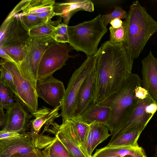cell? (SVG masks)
I'll use <instances>...</instances> for the list:
<instances>
[{
    "label": "cell",
    "instance_id": "cell-1",
    "mask_svg": "<svg viewBox=\"0 0 157 157\" xmlns=\"http://www.w3.org/2000/svg\"><path fill=\"white\" fill-rule=\"evenodd\" d=\"M97 53L93 100L95 104L119 89L132 73L134 61L124 43L115 44L107 41L101 45Z\"/></svg>",
    "mask_w": 157,
    "mask_h": 157
},
{
    "label": "cell",
    "instance_id": "cell-2",
    "mask_svg": "<svg viewBox=\"0 0 157 157\" xmlns=\"http://www.w3.org/2000/svg\"><path fill=\"white\" fill-rule=\"evenodd\" d=\"M142 84V80L139 76L132 73L118 90L97 103L111 109L110 115L105 124L111 134L116 132L130 117L139 100L136 96V89Z\"/></svg>",
    "mask_w": 157,
    "mask_h": 157
},
{
    "label": "cell",
    "instance_id": "cell-3",
    "mask_svg": "<svg viewBox=\"0 0 157 157\" xmlns=\"http://www.w3.org/2000/svg\"><path fill=\"white\" fill-rule=\"evenodd\" d=\"M127 18L123 22L126 30L124 44L131 58L136 59L151 36L157 32V22L138 1L133 2Z\"/></svg>",
    "mask_w": 157,
    "mask_h": 157
},
{
    "label": "cell",
    "instance_id": "cell-4",
    "mask_svg": "<svg viewBox=\"0 0 157 157\" xmlns=\"http://www.w3.org/2000/svg\"><path fill=\"white\" fill-rule=\"evenodd\" d=\"M107 31L99 14L91 20L68 26V43L77 52H82L87 56H92L96 53L101 40Z\"/></svg>",
    "mask_w": 157,
    "mask_h": 157
},
{
    "label": "cell",
    "instance_id": "cell-5",
    "mask_svg": "<svg viewBox=\"0 0 157 157\" xmlns=\"http://www.w3.org/2000/svg\"><path fill=\"white\" fill-rule=\"evenodd\" d=\"M97 53L87 56L81 66L73 73L68 84L64 98L60 104V114L63 121L74 116L78 96L85 81L95 68Z\"/></svg>",
    "mask_w": 157,
    "mask_h": 157
},
{
    "label": "cell",
    "instance_id": "cell-6",
    "mask_svg": "<svg viewBox=\"0 0 157 157\" xmlns=\"http://www.w3.org/2000/svg\"><path fill=\"white\" fill-rule=\"evenodd\" d=\"M57 139L43 134L31 132L21 133L18 137L8 140H0V157H9L15 154H27L35 148L44 149Z\"/></svg>",
    "mask_w": 157,
    "mask_h": 157
},
{
    "label": "cell",
    "instance_id": "cell-7",
    "mask_svg": "<svg viewBox=\"0 0 157 157\" xmlns=\"http://www.w3.org/2000/svg\"><path fill=\"white\" fill-rule=\"evenodd\" d=\"M52 37L30 36L29 47L23 62L18 65L21 71L36 89L39 66L45 51L56 43Z\"/></svg>",
    "mask_w": 157,
    "mask_h": 157
},
{
    "label": "cell",
    "instance_id": "cell-8",
    "mask_svg": "<svg viewBox=\"0 0 157 157\" xmlns=\"http://www.w3.org/2000/svg\"><path fill=\"white\" fill-rule=\"evenodd\" d=\"M72 47L67 43L57 42L45 52L41 59L38 71V80H43L52 76L72 56L69 55Z\"/></svg>",
    "mask_w": 157,
    "mask_h": 157
},
{
    "label": "cell",
    "instance_id": "cell-9",
    "mask_svg": "<svg viewBox=\"0 0 157 157\" xmlns=\"http://www.w3.org/2000/svg\"><path fill=\"white\" fill-rule=\"evenodd\" d=\"M12 73L17 94L16 97L31 113L38 109V97L35 88L23 75L18 65L14 62L1 59L0 63Z\"/></svg>",
    "mask_w": 157,
    "mask_h": 157
},
{
    "label": "cell",
    "instance_id": "cell-10",
    "mask_svg": "<svg viewBox=\"0 0 157 157\" xmlns=\"http://www.w3.org/2000/svg\"><path fill=\"white\" fill-rule=\"evenodd\" d=\"M157 110V103L149 94L143 99H139L138 104L128 121L112 135L109 142L120 135L133 128H145Z\"/></svg>",
    "mask_w": 157,
    "mask_h": 157
},
{
    "label": "cell",
    "instance_id": "cell-11",
    "mask_svg": "<svg viewBox=\"0 0 157 157\" xmlns=\"http://www.w3.org/2000/svg\"><path fill=\"white\" fill-rule=\"evenodd\" d=\"M0 47L17 45L29 42V31L22 25L16 14L5 19L0 29Z\"/></svg>",
    "mask_w": 157,
    "mask_h": 157
},
{
    "label": "cell",
    "instance_id": "cell-12",
    "mask_svg": "<svg viewBox=\"0 0 157 157\" xmlns=\"http://www.w3.org/2000/svg\"><path fill=\"white\" fill-rule=\"evenodd\" d=\"M50 125L45 131L54 134L71 157H86L81 149L80 144L70 120L63 121L60 125L54 122Z\"/></svg>",
    "mask_w": 157,
    "mask_h": 157
},
{
    "label": "cell",
    "instance_id": "cell-13",
    "mask_svg": "<svg viewBox=\"0 0 157 157\" xmlns=\"http://www.w3.org/2000/svg\"><path fill=\"white\" fill-rule=\"evenodd\" d=\"M36 90L38 97L53 108L60 104L66 90L63 83L52 76L38 80Z\"/></svg>",
    "mask_w": 157,
    "mask_h": 157
},
{
    "label": "cell",
    "instance_id": "cell-14",
    "mask_svg": "<svg viewBox=\"0 0 157 157\" xmlns=\"http://www.w3.org/2000/svg\"><path fill=\"white\" fill-rule=\"evenodd\" d=\"M6 123L1 130L11 131L20 133L25 132L29 122L33 117L25 109L22 104L18 101L6 110Z\"/></svg>",
    "mask_w": 157,
    "mask_h": 157
},
{
    "label": "cell",
    "instance_id": "cell-15",
    "mask_svg": "<svg viewBox=\"0 0 157 157\" xmlns=\"http://www.w3.org/2000/svg\"><path fill=\"white\" fill-rule=\"evenodd\" d=\"M142 85L157 103V58L150 51L142 61Z\"/></svg>",
    "mask_w": 157,
    "mask_h": 157
},
{
    "label": "cell",
    "instance_id": "cell-16",
    "mask_svg": "<svg viewBox=\"0 0 157 157\" xmlns=\"http://www.w3.org/2000/svg\"><path fill=\"white\" fill-rule=\"evenodd\" d=\"M93 12L94 5L90 0H71L65 2L55 3L53 7L55 16L60 17L63 23L68 25L73 15L79 10Z\"/></svg>",
    "mask_w": 157,
    "mask_h": 157
},
{
    "label": "cell",
    "instance_id": "cell-17",
    "mask_svg": "<svg viewBox=\"0 0 157 157\" xmlns=\"http://www.w3.org/2000/svg\"><path fill=\"white\" fill-rule=\"evenodd\" d=\"M60 109V105L53 109L43 107L31 113L34 118L31 121L30 132L39 134L41 128L44 125L43 133L54 122L56 118L61 116L60 114L59 113V111Z\"/></svg>",
    "mask_w": 157,
    "mask_h": 157
},
{
    "label": "cell",
    "instance_id": "cell-18",
    "mask_svg": "<svg viewBox=\"0 0 157 157\" xmlns=\"http://www.w3.org/2000/svg\"><path fill=\"white\" fill-rule=\"evenodd\" d=\"M111 113L109 107L99 105L93 102L80 115L73 117L89 125L94 122L102 123L105 125Z\"/></svg>",
    "mask_w": 157,
    "mask_h": 157
},
{
    "label": "cell",
    "instance_id": "cell-19",
    "mask_svg": "<svg viewBox=\"0 0 157 157\" xmlns=\"http://www.w3.org/2000/svg\"><path fill=\"white\" fill-rule=\"evenodd\" d=\"M94 71L89 75L80 90L74 117L80 115L93 102Z\"/></svg>",
    "mask_w": 157,
    "mask_h": 157
},
{
    "label": "cell",
    "instance_id": "cell-20",
    "mask_svg": "<svg viewBox=\"0 0 157 157\" xmlns=\"http://www.w3.org/2000/svg\"><path fill=\"white\" fill-rule=\"evenodd\" d=\"M128 155L139 157L146 154L144 149L139 146L110 147L106 146L97 149L91 157H123Z\"/></svg>",
    "mask_w": 157,
    "mask_h": 157
},
{
    "label": "cell",
    "instance_id": "cell-21",
    "mask_svg": "<svg viewBox=\"0 0 157 157\" xmlns=\"http://www.w3.org/2000/svg\"><path fill=\"white\" fill-rule=\"evenodd\" d=\"M144 128H131L120 135L113 141L109 142L108 147H117L139 146L137 141L141 133Z\"/></svg>",
    "mask_w": 157,
    "mask_h": 157
},
{
    "label": "cell",
    "instance_id": "cell-22",
    "mask_svg": "<svg viewBox=\"0 0 157 157\" xmlns=\"http://www.w3.org/2000/svg\"><path fill=\"white\" fill-rule=\"evenodd\" d=\"M54 0H28L21 12L23 14H38L53 9Z\"/></svg>",
    "mask_w": 157,
    "mask_h": 157
},
{
    "label": "cell",
    "instance_id": "cell-23",
    "mask_svg": "<svg viewBox=\"0 0 157 157\" xmlns=\"http://www.w3.org/2000/svg\"><path fill=\"white\" fill-rule=\"evenodd\" d=\"M29 43V42L26 44L0 48L11 57L16 63L19 65L23 62L26 55Z\"/></svg>",
    "mask_w": 157,
    "mask_h": 157
},
{
    "label": "cell",
    "instance_id": "cell-24",
    "mask_svg": "<svg viewBox=\"0 0 157 157\" xmlns=\"http://www.w3.org/2000/svg\"><path fill=\"white\" fill-rule=\"evenodd\" d=\"M60 20L52 21L50 20L29 31L30 36L40 37H52L54 30L56 26L60 22Z\"/></svg>",
    "mask_w": 157,
    "mask_h": 157
},
{
    "label": "cell",
    "instance_id": "cell-25",
    "mask_svg": "<svg viewBox=\"0 0 157 157\" xmlns=\"http://www.w3.org/2000/svg\"><path fill=\"white\" fill-rule=\"evenodd\" d=\"M91 128L93 138L92 150L100 143L106 139L111 136L108 132V128L104 124L94 122L90 125Z\"/></svg>",
    "mask_w": 157,
    "mask_h": 157
},
{
    "label": "cell",
    "instance_id": "cell-26",
    "mask_svg": "<svg viewBox=\"0 0 157 157\" xmlns=\"http://www.w3.org/2000/svg\"><path fill=\"white\" fill-rule=\"evenodd\" d=\"M70 120L72 123L75 133L80 144L82 150V147L86 143L90 131V125L77 120L74 117Z\"/></svg>",
    "mask_w": 157,
    "mask_h": 157
},
{
    "label": "cell",
    "instance_id": "cell-27",
    "mask_svg": "<svg viewBox=\"0 0 157 157\" xmlns=\"http://www.w3.org/2000/svg\"><path fill=\"white\" fill-rule=\"evenodd\" d=\"M14 94L0 79V106L7 109L15 103Z\"/></svg>",
    "mask_w": 157,
    "mask_h": 157
},
{
    "label": "cell",
    "instance_id": "cell-28",
    "mask_svg": "<svg viewBox=\"0 0 157 157\" xmlns=\"http://www.w3.org/2000/svg\"><path fill=\"white\" fill-rule=\"evenodd\" d=\"M18 15L22 25L29 31L48 21L34 14H23L21 13Z\"/></svg>",
    "mask_w": 157,
    "mask_h": 157
},
{
    "label": "cell",
    "instance_id": "cell-29",
    "mask_svg": "<svg viewBox=\"0 0 157 157\" xmlns=\"http://www.w3.org/2000/svg\"><path fill=\"white\" fill-rule=\"evenodd\" d=\"M1 79L5 84L12 91L15 96L17 94L13 75L10 71L3 64L0 63Z\"/></svg>",
    "mask_w": 157,
    "mask_h": 157
},
{
    "label": "cell",
    "instance_id": "cell-30",
    "mask_svg": "<svg viewBox=\"0 0 157 157\" xmlns=\"http://www.w3.org/2000/svg\"><path fill=\"white\" fill-rule=\"evenodd\" d=\"M68 25L63 23H59L54 30L52 38L58 43H68L67 32Z\"/></svg>",
    "mask_w": 157,
    "mask_h": 157
},
{
    "label": "cell",
    "instance_id": "cell-31",
    "mask_svg": "<svg viewBox=\"0 0 157 157\" xmlns=\"http://www.w3.org/2000/svg\"><path fill=\"white\" fill-rule=\"evenodd\" d=\"M110 40L112 43L120 44L124 43L126 39V30L123 24L122 26L118 28H114L112 26L109 28Z\"/></svg>",
    "mask_w": 157,
    "mask_h": 157
},
{
    "label": "cell",
    "instance_id": "cell-32",
    "mask_svg": "<svg viewBox=\"0 0 157 157\" xmlns=\"http://www.w3.org/2000/svg\"><path fill=\"white\" fill-rule=\"evenodd\" d=\"M128 16V14L121 7L115 6L113 12L108 14L102 15L101 18L104 25L106 27L112 20L116 18L126 19Z\"/></svg>",
    "mask_w": 157,
    "mask_h": 157
},
{
    "label": "cell",
    "instance_id": "cell-33",
    "mask_svg": "<svg viewBox=\"0 0 157 157\" xmlns=\"http://www.w3.org/2000/svg\"><path fill=\"white\" fill-rule=\"evenodd\" d=\"M49 152L51 157H71L57 139L49 147Z\"/></svg>",
    "mask_w": 157,
    "mask_h": 157
},
{
    "label": "cell",
    "instance_id": "cell-34",
    "mask_svg": "<svg viewBox=\"0 0 157 157\" xmlns=\"http://www.w3.org/2000/svg\"><path fill=\"white\" fill-rule=\"evenodd\" d=\"M21 133L11 131L1 130L0 140H8L14 139L19 137Z\"/></svg>",
    "mask_w": 157,
    "mask_h": 157
},
{
    "label": "cell",
    "instance_id": "cell-35",
    "mask_svg": "<svg viewBox=\"0 0 157 157\" xmlns=\"http://www.w3.org/2000/svg\"><path fill=\"white\" fill-rule=\"evenodd\" d=\"M9 157H44L41 150L35 148L31 152L27 154L17 153L13 154Z\"/></svg>",
    "mask_w": 157,
    "mask_h": 157
},
{
    "label": "cell",
    "instance_id": "cell-36",
    "mask_svg": "<svg viewBox=\"0 0 157 157\" xmlns=\"http://www.w3.org/2000/svg\"><path fill=\"white\" fill-rule=\"evenodd\" d=\"M136 94L139 99H143L149 95L147 90L141 86L137 87L136 89Z\"/></svg>",
    "mask_w": 157,
    "mask_h": 157
},
{
    "label": "cell",
    "instance_id": "cell-37",
    "mask_svg": "<svg viewBox=\"0 0 157 157\" xmlns=\"http://www.w3.org/2000/svg\"><path fill=\"white\" fill-rule=\"evenodd\" d=\"M35 15L40 18L45 19L48 21L51 20L52 17L55 16L53 9Z\"/></svg>",
    "mask_w": 157,
    "mask_h": 157
},
{
    "label": "cell",
    "instance_id": "cell-38",
    "mask_svg": "<svg viewBox=\"0 0 157 157\" xmlns=\"http://www.w3.org/2000/svg\"><path fill=\"white\" fill-rule=\"evenodd\" d=\"M3 108L0 106V125L2 129L5 125L7 121L6 113L3 110Z\"/></svg>",
    "mask_w": 157,
    "mask_h": 157
},
{
    "label": "cell",
    "instance_id": "cell-39",
    "mask_svg": "<svg viewBox=\"0 0 157 157\" xmlns=\"http://www.w3.org/2000/svg\"><path fill=\"white\" fill-rule=\"evenodd\" d=\"M123 22L119 18H116L110 22L111 26L114 28H118L121 27L123 24Z\"/></svg>",
    "mask_w": 157,
    "mask_h": 157
},
{
    "label": "cell",
    "instance_id": "cell-40",
    "mask_svg": "<svg viewBox=\"0 0 157 157\" xmlns=\"http://www.w3.org/2000/svg\"><path fill=\"white\" fill-rule=\"evenodd\" d=\"M0 56L1 57L3 58L4 59L6 60L14 62V60L11 57L0 48Z\"/></svg>",
    "mask_w": 157,
    "mask_h": 157
},
{
    "label": "cell",
    "instance_id": "cell-41",
    "mask_svg": "<svg viewBox=\"0 0 157 157\" xmlns=\"http://www.w3.org/2000/svg\"><path fill=\"white\" fill-rule=\"evenodd\" d=\"M123 157H147V156L146 155L139 157H136L130 155H126Z\"/></svg>",
    "mask_w": 157,
    "mask_h": 157
},
{
    "label": "cell",
    "instance_id": "cell-42",
    "mask_svg": "<svg viewBox=\"0 0 157 157\" xmlns=\"http://www.w3.org/2000/svg\"><path fill=\"white\" fill-rule=\"evenodd\" d=\"M155 153L154 154V157H157V145H156L155 147Z\"/></svg>",
    "mask_w": 157,
    "mask_h": 157
},
{
    "label": "cell",
    "instance_id": "cell-43",
    "mask_svg": "<svg viewBox=\"0 0 157 157\" xmlns=\"http://www.w3.org/2000/svg\"></svg>",
    "mask_w": 157,
    "mask_h": 157
}]
</instances>
